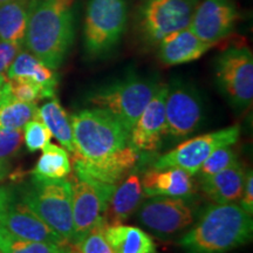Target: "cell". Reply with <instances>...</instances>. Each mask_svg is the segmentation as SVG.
<instances>
[{
	"instance_id": "6da1fadb",
	"label": "cell",
	"mask_w": 253,
	"mask_h": 253,
	"mask_svg": "<svg viewBox=\"0 0 253 253\" xmlns=\"http://www.w3.org/2000/svg\"><path fill=\"white\" fill-rule=\"evenodd\" d=\"M77 0H30L24 45L47 67L58 69L75 38Z\"/></svg>"
},
{
	"instance_id": "7a4b0ae2",
	"label": "cell",
	"mask_w": 253,
	"mask_h": 253,
	"mask_svg": "<svg viewBox=\"0 0 253 253\" xmlns=\"http://www.w3.org/2000/svg\"><path fill=\"white\" fill-rule=\"evenodd\" d=\"M252 216L238 204L210 205L179 240L185 253H226L252 240Z\"/></svg>"
},
{
	"instance_id": "3957f363",
	"label": "cell",
	"mask_w": 253,
	"mask_h": 253,
	"mask_svg": "<svg viewBox=\"0 0 253 253\" xmlns=\"http://www.w3.org/2000/svg\"><path fill=\"white\" fill-rule=\"evenodd\" d=\"M75 151L73 156L96 161L129 145V132L112 114L101 108L82 109L71 116Z\"/></svg>"
},
{
	"instance_id": "277c9868",
	"label": "cell",
	"mask_w": 253,
	"mask_h": 253,
	"mask_svg": "<svg viewBox=\"0 0 253 253\" xmlns=\"http://www.w3.org/2000/svg\"><path fill=\"white\" fill-rule=\"evenodd\" d=\"M162 84L151 79L128 77L100 87L88 97L95 108L112 114L130 134L136 121Z\"/></svg>"
},
{
	"instance_id": "5b68a950",
	"label": "cell",
	"mask_w": 253,
	"mask_h": 253,
	"mask_svg": "<svg viewBox=\"0 0 253 253\" xmlns=\"http://www.w3.org/2000/svg\"><path fill=\"white\" fill-rule=\"evenodd\" d=\"M21 199L41 220L71 244L74 229L72 191L67 177L61 179L33 177L31 184L21 192Z\"/></svg>"
},
{
	"instance_id": "8992f818",
	"label": "cell",
	"mask_w": 253,
	"mask_h": 253,
	"mask_svg": "<svg viewBox=\"0 0 253 253\" xmlns=\"http://www.w3.org/2000/svg\"><path fill=\"white\" fill-rule=\"evenodd\" d=\"M128 23L126 0H89L84 24V48L90 56L106 55L119 43Z\"/></svg>"
},
{
	"instance_id": "52a82bcc",
	"label": "cell",
	"mask_w": 253,
	"mask_h": 253,
	"mask_svg": "<svg viewBox=\"0 0 253 253\" xmlns=\"http://www.w3.org/2000/svg\"><path fill=\"white\" fill-rule=\"evenodd\" d=\"M67 179L72 191L73 244L102 223L107 204L118 185L95 181L75 172L69 173Z\"/></svg>"
},
{
	"instance_id": "ba28073f",
	"label": "cell",
	"mask_w": 253,
	"mask_h": 253,
	"mask_svg": "<svg viewBox=\"0 0 253 253\" xmlns=\"http://www.w3.org/2000/svg\"><path fill=\"white\" fill-rule=\"evenodd\" d=\"M218 87L237 109L249 108L253 100V55L245 46H231L214 65Z\"/></svg>"
},
{
	"instance_id": "9c48e42d",
	"label": "cell",
	"mask_w": 253,
	"mask_h": 253,
	"mask_svg": "<svg viewBox=\"0 0 253 253\" xmlns=\"http://www.w3.org/2000/svg\"><path fill=\"white\" fill-rule=\"evenodd\" d=\"M199 0H145L138 13V28L147 42L160 41L190 26Z\"/></svg>"
},
{
	"instance_id": "30bf717a",
	"label": "cell",
	"mask_w": 253,
	"mask_h": 253,
	"mask_svg": "<svg viewBox=\"0 0 253 253\" xmlns=\"http://www.w3.org/2000/svg\"><path fill=\"white\" fill-rule=\"evenodd\" d=\"M0 226L19 238L59 246L71 244L41 220L12 188L0 186Z\"/></svg>"
},
{
	"instance_id": "8fae6325",
	"label": "cell",
	"mask_w": 253,
	"mask_h": 253,
	"mask_svg": "<svg viewBox=\"0 0 253 253\" xmlns=\"http://www.w3.org/2000/svg\"><path fill=\"white\" fill-rule=\"evenodd\" d=\"M239 126H233L220 130L197 136L177 145L161 156L155 162L154 168H178L190 173L191 176L198 172L199 168L205 160L220 147L233 145L239 138Z\"/></svg>"
},
{
	"instance_id": "7c38bea8",
	"label": "cell",
	"mask_w": 253,
	"mask_h": 253,
	"mask_svg": "<svg viewBox=\"0 0 253 253\" xmlns=\"http://www.w3.org/2000/svg\"><path fill=\"white\" fill-rule=\"evenodd\" d=\"M195 209L186 197L153 196L138 210V220L160 238H169L194 223Z\"/></svg>"
},
{
	"instance_id": "4fadbf2b",
	"label": "cell",
	"mask_w": 253,
	"mask_h": 253,
	"mask_svg": "<svg viewBox=\"0 0 253 253\" xmlns=\"http://www.w3.org/2000/svg\"><path fill=\"white\" fill-rule=\"evenodd\" d=\"M203 119L201 96L191 86L175 80L168 84L166 99L167 135L183 138L195 132Z\"/></svg>"
},
{
	"instance_id": "5bb4252c",
	"label": "cell",
	"mask_w": 253,
	"mask_h": 253,
	"mask_svg": "<svg viewBox=\"0 0 253 253\" xmlns=\"http://www.w3.org/2000/svg\"><path fill=\"white\" fill-rule=\"evenodd\" d=\"M239 12L232 0H203L198 2L189 28L199 39L216 45L233 31Z\"/></svg>"
},
{
	"instance_id": "9a60e30c",
	"label": "cell",
	"mask_w": 253,
	"mask_h": 253,
	"mask_svg": "<svg viewBox=\"0 0 253 253\" xmlns=\"http://www.w3.org/2000/svg\"><path fill=\"white\" fill-rule=\"evenodd\" d=\"M168 84H162L136 121L129 135V144L137 151H155L167 135L166 99Z\"/></svg>"
},
{
	"instance_id": "2e32d148",
	"label": "cell",
	"mask_w": 253,
	"mask_h": 253,
	"mask_svg": "<svg viewBox=\"0 0 253 253\" xmlns=\"http://www.w3.org/2000/svg\"><path fill=\"white\" fill-rule=\"evenodd\" d=\"M137 161L138 153L129 144L122 150L96 161H84L73 156V167L75 173L107 184L119 185L134 169Z\"/></svg>"
},
{
	"instance_id": "e0dca14e",
	"label": "cell",
	"mask_w": 253,
	"mask_h": 253,
	"mask_svg": "<svg viewBox=\"0 0 253 253\" xmlns=\"http://www.w3.org/2000/svg\"><path fill=\"white\" fill-rule=\"evenodd\" d=\"M143 195L167 197H191L196 192L192 176L178 168L147 170L141 181Z\"/></svg>"
},
{
	"instance_id": "ac0fdd59",
	"label": "cell",
	"mask_w": 253,
	"mask_h": 253,
	"mask_svg": "<svg viewBox=\"0 0 253 253\" xmlns=\"http://www.w3.org/2000/svg\"><path fill=\"white\" fill-rule=\"evenodd\" d=\"M158 45V56L167 66H177L195 61L214 46L199 39L189 27L169 34L163 38Z\"/></svg>"
},
{
	"instance_id": "d6986e66",
	"label": "cell",
	"mask_w": 253,
	"mask_h": 253,
	"mask_svg": "<svg viewBox=\"0 0 253 253\" xmlns=\"http://www.w3.org/2000/svg\"><path fill=\"white\" fill-rule=\"evenodd\" d=\"M246 170L240 162L212 176L201 177L202 191L216 204H229L242 197Z\"/></svg>"
},
{
	"instance_id": "ffe728a7",
	"label": "cell",
	"mask_w": 253,
	"mask_h": 253,
	"mask_svg": "<svg viewBox=\"0 0 253 253\" xmlns=\"http://www.w3.org/2000/svg\"><path fill=\"white\" fill-rule=\"evenodd\" d=\"M143 197L141 179L136 173L126 177L116 186L107 204L102 221L104 225L122 224L137 210Z\"/></svg>"
},
{
	"instance_id": "44dd1931",
	"label": "cell",
	"mask_w": 253,
	"mask_h": 253,
	"mask_svg": "<svg viewBox=\"0 0 253 253\" xmlns=\"http://www.w3.org/2000/svg\"><path fill=\"white\" fill-rule=\"evenodd\" d=\"M103 233L114 253H156L153 238L140 227L109 224Z\"/></svg>"
},
{
	"instance_id": "7402d4cb",
	"label": "cell",
	"mask_w": 253,
	"mask_h": 253,
	"mask_svg": "<svg viewBox=\"0 0 253 253\" xmlns=\"http://www.w3.org/2000/svg\"><path fill=\"white\" fill-rule=\"evenodd\" d=\"M15 78H25L36 81L40 86L55 96V89L58 86V77L54 69L47 67L37 56L28 50H20L15 56L6 73V79L11 80Z\"/></svg>"
},
{
	"instance_id": "603a6c76",
	"label": "cell",
	"mask_w": 253,
	"mask_h": 253,
	"mask_svg": "<svg viewBox=\"0 0 253 253\" xmlns=\"http://www.w3.org/2000/svg\"><path fill=\"white\" fill-rule=\"evenodd\" d=\"M28 1L30 0H9L0 5V40L24 45Z\"/></svg>"
},
{
	"instance_id": "cb8c5ba5",
	"label": "cell",
	"mask_w": 253,
	"mask_h": 253,
	"mask_svg": "<svg viewBox=\"0 0 253 253\" xmlns=\"http://www.w3.org/2000/svg\"><path fill=\"white\" fill-rule=\"evenodd\" d=\"M38 118L45 123L52 136H54L66 150L74 154L75 145L71 118L58 100H50L38 109Z\"/></svg>"
},
{
	"instance_id": "d4e9b609",
	"label": "cell",
	"mask_w": 253,
	"mask_h": 253,
	"mask_svg": "<svg viewBox=\"0 0 253 253\" xmlns=\"http://www.w3.org/2000/svg\"><path fill=\"white\" fill-rule=\"evenodd\" d=\"M72 172V164L68 151L60 145L48 143L43 147L42 155L34 167L32 175L34 178L61 179Z\"/></svg>"
},
{
	"instance_id": "484cf974",
	"label": "cell",
	"mask_w": 253,
	"mask_h": 253,
	"mask_svg": "<svg viewBox=\"0 0 253 253\" xmlns=\"http://www.w3.org/2000/svg\"><path fill=\"white\" fill-rule=\"evenodd\" d=\"M5 93L0 103V128L21 129L28 121L38 116V106L34 102H21L14 100L8 90L7 80L5 84Z\"/></svg>"
},
{
	"instance_id": "4316f807",
	"label": "cell",
	"mask_w": 253,
	"mask_h": 253,
	"mask_svg": "<svg viewBox=\"0 0 253 253\" xmlns=\"http://www.w3.org/2000/svg\"><path fill=\"white\" fill-rule=\"evenodd\" d=\"M0 253H71V245L59 246L19 238L0 226Z\"/></svg>"
},
{
	"instance_id": "83f0119b",
	"label": "cell",
	"mask_w": 253,
	"mask_h": 253,
	"mask_svg": "<svg viewBox=\"0 0 253 253\" xmlns=\"http://www.w3.org/2000/svg\"><path fill=\"white\" fill-rule=\"evenodd\" d=\"M8 90L11 96L14 100L21 102H34L42 99H52V94H49L45 88L37 84L36 81L25 78H15L7 80Z\"/></svg>"
},
{
	"instance_id": "f1b7e54d",
	"label": "cell",
	"mask_w": 253,
	"mask_h": 253,
	"mask_svg": "<svg viewBox=\"0 0 253 253\" xmlns=\"http://www.w3.org/2000/svg\"><path fill=\"white\" fill-rule=\"evenodd\" d=\"M103 221L84 238L71 244V253H114L103 233Z\"/></svg>"
},
{
	"instance_id": "f546056e",
	"label": "cell",
	"mask_w": 253,
	"mask_h": 253,
	"mask_svg": "<svg viewBox=\"0 0 253 253\" xmlns=\"http://www.w3.org/2000/svg\"><path fill=\"white\" fill-rule=\"evenodd\" d=\"M230 147L231 145L218 148L205 160V162L202 164V167L198 170L201 177L212 176L214 173L223 171V170L238 162L236 151L231 149Z\"/></svg>"
},
{
	"instance_id": "4dcf8cb0",
	"label": "cell",
	"mask_w": 253,
	"mask_h": 253,
	"mask_svg": "<svg viewBox=\"0 0 253 253\" xmlns=\"http://www.w3.org/2000/svg\"><path fill=\"white\" fill-rule=\"evenodd\" d=\"M50 138H52V134L49 129L38 116L24 126L25 144L31 153L42 150L43 147L49 143Z\"/></svg>"
},
{
	"instance_id": "1f68e13d",
	"label": "cell",
	"mask_w": 253,
	"mask_h": 253,
	"mask_svg": "<svg viewBox=\"0 0 253 253\" xmlns=\"http://www.w3.org/2000/svg\"><path fill=\"white\" fill-rule=\"evenodd\" d=\"M23 141L21 129L0 128V163L9 164V160L20 149Z\"/></svg>"
},
{
	"instance_id": "d6a6232c",
	"label": "cell",
	"mask_w": 253,
	"mask_h": 253,
	"mask_svg": "<svg viewBox=\"0 0 253 253\" xmlns=\"http://www.w3.org/2000/svg\"><path fill=\"white\" fill-rule=\"evenodd\" d=\"M21 47H23L21 43L0 40V75L1 77L6 78L7 69L21 50Z\"/></svg>"
},
{
	"instance_id": "836d02e7",
	"label": "cell",
	"mask_w": 253,
	"mask_h": 253,
	"mask_svg": "<svg viewBox=\"0 0 253 253\" xmlns=\"http://www.w3.org/2000/svg\"><path fill=\"white\" fill-rule=\"evenodd\" d=\"M240 207L246 213L252 216L253 213V173L251 170L246 172L245 185L243 195L240 197Z\"/></svg>"
},
{
	"instance_id": "e575fe53",
	"label": "cell",
	"mask_w": 253,
	"mask_h": 253,
	"mask_svg": "<svg viewBox=\"0 0 253 253\" xmlns=\"http://www.w3.org/2000/svg\"><path fill=\"white\" fill-rule=\"evenodd\" d=\"M8 171H9V164L0 163V181H2V179L7 176Z\"/></svg>"
},
{
	"instance_id": "d590c367",
	"label": "cell",
	"mask_w": 253,
	"mask_h": 253,
	"mask_svg": "<svg viewBox=\"0 0 253 253\" xmlns=\"http://www.w3.org/2000/svg\"><path fill=\"white\" fill-rule=\"evenodd\" d=\"M4 84H2V87L0 88V103H1V100H2V97H4V93H5Z\"/></svg>"
},
{
	"instance_id": "8d00e7d4",
	"label": "cell",
	"mask_w": 253,
	"mask_h": 253,
	"mask_svg": "<svg viewBox=\"0 0 253 253\" xmlns=\"http://www.w3.org/2000/svg\"><path fill=\"white\" fill-rule=\"evenodd\" d=\"M6 80H7V79H6L5 77H1V75H0V88L2 87V84H5Z\"/></svg>"
},
{
	"instance_id": "74e56055",
	"label": "cell",
	"mask_w": 253,
	"mask_h": 253,
	"mask_svg": "<svg viewBox=\"0 0 253 253\" xmlns=\"http://www.w3.org/2000/svg\"><path fill=\"white\" fill-rule=\"evenodd\" d=\"M7 1H9V0H0V5L4 4V2H7Z\"/></svg>"
}]
</instances>
